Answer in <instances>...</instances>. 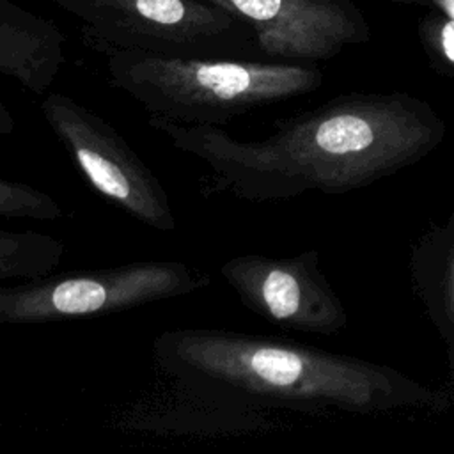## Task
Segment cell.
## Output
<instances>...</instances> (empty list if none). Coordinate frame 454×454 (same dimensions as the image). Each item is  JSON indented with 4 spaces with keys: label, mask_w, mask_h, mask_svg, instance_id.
Masks as SVG:
<instances>
[{
    "label": "cell",
    "mask_w": 454,
    "mask_h": 454,
    "mask_svg": "<svg viewBox=\"0 0 454 454\" xmlns=\"http://www.w3.org/2000/svg\"><path fill=\"white\" fill-rule=\"evenodd\" d=\"M149 126L204 161L218 186L248 200L362 188L417 163L445 133L433 108L404 92L333 98L286 119L262 140H238L222 126L151 115Z\"/></svg>",
    "instance_id": "cell-1"
},
{
    "label": "cell",
    "mask_w": 454,
    "mask_h": 454,
    "mask_svg": "<svg viewBox=\"0 0 454 454\" xmlns=\"http://www.w3.org/2000/svg\"><path fill=\"white\" fill-rule=\"evenodd\" d=\"M112 87L140 103L151 117L181 124L223 126L255 106L316 90L317 67L227 57L106 53Z\"/></svg>",
    "instance_id": "cell-2"
},
{
    "label": "cell",
    "mask_w": 454,
    "mask_h": 454,
    "mask_svg": "<svg viewBox=\"0 0 454 454\" xmlns=\"http://www.w3.org/2000/svg\"><path fill=\"white\" fill-rule=\"evenodd\" d=\"M80 23L99 53L254 59V32L209 0H48Z\"/></svg>",
    "instance_id": "cell-3"
},
{
    "label": "cell",
    "mask_w": 454,
    "mask_h": 454,
    "mask_svg": "<svg viewBox=\"0 0 454 454\" xmlns=\"http://www.w3.org/2000/svg\"><path fill=\"white\" fill-rule=\"evenodd\" d=\"M207 284L209 275L181 261H137L50 273L0 286V325H43L115 314L181 298Z\"/></svg>",
    "instance_id": "cell-4"
},
{
    "label": "cell",
    "mask_w": 454,
    "mask_h": 454,
    "mask_svg": "<svg viewBox=\"0 0 454 454\" xmlns=\"http://www.w3.org/2000/svg\"><path fill=\"white\" fill-rule=\"evenodd\" d=\"M41 114L99 195L154 231L177 227L163 183L110 122L60 92L43 98Z\"/></svg>",
    "instance_id": "cell-5"
},
{
    "label": "cell",
    "mask_w": 454,
    "mask_h": 454,
    "mask_svg": "<svg viewBox=\"0 0 454 454\" xmlns=\"http://www.w3.org/2000/svg\"><path fill=\"white\" fill-rule=\"evenodd\" d=\"M220 275L248 310L277 326L330 335L348 323L312 250L291 257L236 255L220 266Z\"/></svg>",
    "instance_id": "cell-6"
},
{
    "label": "cell",
    "mask_w": 454,
    "mask_h": 454,
    "mask_svg": "<svg viewBox=\"0 0 454 454\" xmlns=\"http://www.w3.org/2000/svg\"><path fill=\"white\" fill-rule=\"evenodd\" d=\"M254 32L261 55L325 60L367 43L371 25L353 0H209Z\"/></svg>",
    "instance_id": "cell-7"
},
{
    "label": "cell",
    "mask_w": 454,
    "mask_h": 454,
    "mask_svg": "<svg viewBox=\"0 0 454 454\" xmlns=\"http://www.w3.org/2000/svg\"><path fill=\"white\" fill-rule=\"evenodd\" d=\"M411 280L445 353L449 387L454 388V209L433 227L411 252Z\"/></svg>",
    "instance_id": "cell-8"
},
{
    "label": "cell",
    "mask_w": 454,
    "mask_h": 454,
    "mask_svg": "<svg viewBox=\"0 0 454 454\" xmlns=\"http://www.w3.org/2000/svg\"><path fill=\"white\" fill-rule=\"evenodd\" d=\"M64 254L66 245L55 236L0 229V280H30L50 275Z\"/></svg>",
    "instance_id": "cell-9"
},
{
    "label": "cell",
    "mask_w": 454,
    "mask_h": 454,
    "mask_svg": "<svg viewBox=\"0 0 454 454\" xmlns=\"http://www.w3.org/2000/svg\"><path fill=\"white\" fill-rule=\"evenodd\" d=\"M419 39L429 59L442 71L454 74V20L431 11L419 23Z\"/></svg>",
    "instance_id": "cell-10"
},
{
    "label": "cell",
    "mask_w": 454,
    "mask_h": 454,
    "mask_svg": "<svg viewBox=\"0 0 454 454\" xmlns=\"http://www.w3.org/2000/svg\"><path fill=\"white\" fill-rule=\"evenodd\" d=\"M394 4L401 5H417V7H426L429 11L442 12L449 18L454 20V0H392Z\"/></svg>",
    "instance_id": "cell-11"
},
{
    "label": "cell",
    "mask_w": 454,
    "mask_h": 454,
    "mask_svg": "<svg viewBox=\"0 0 454 454\" xmlns=\"http://www.w3.org/2000/svg\"><path fill=\"white\" fill-rule=\"evenodd\" d=\"M16 122H14V117L11 114V110L0 101V137H5L9 133H12Z\"/></svg>",
    "instance_id": "cell-12"
}]
</instances>
